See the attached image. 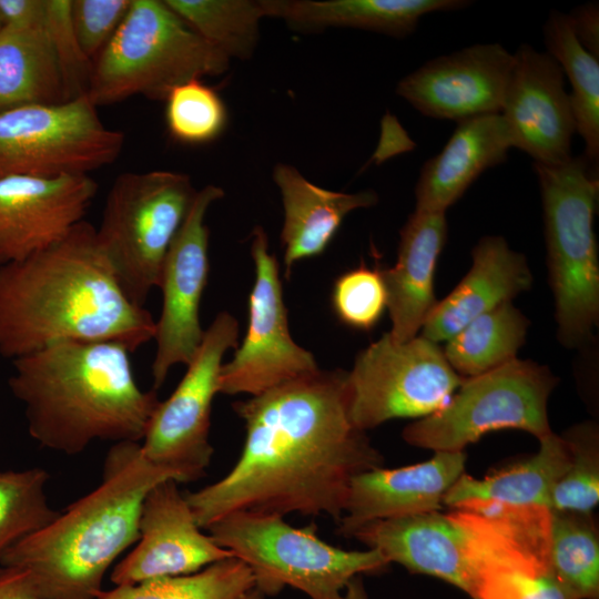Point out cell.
I'll return each instance as SVG.
<instances>
[{
    "label": "cell",
    "mask_w": 599,
    "mask_h": 599,
    "mask_svg": "<svg viewBox=\"0 0 599 599\" xmlns=\"http://www.w3.org/2000/svg\"><path fill=\"white\" fill-rule=\"evenodd\" d=\"M473 263L458 285L428 314L420 336L447 342L476 317L511 302L530 288L532 275L524 254L499 235L481 237L471 250Z\"/></svg>",
    "instance_id": "cell-21"
},
{
    "label": "cell",
    "mask_w": 599,
    "mask_h": 599,
    "mask_svg": "<svg viewBox=\"0 0 599 599\" xmlns=\"http://www.w3.org/2000/svg\"><path fill=\"white\" fill-rule=\"evenodd\" d=\"M537 454L483 479L463 474L447 490L443 505L453 508H550V495L566 473L570 449L561 435L539 439Z\"/></svg>",
    "instance_id": "cell-25"
},
{
    "label": "cell",
    "mask_w": 599,
    "mask_h": 599,
    "mask_svg": "<svg viewBox=\"0 0 599 599\" xmlns=\"http://www.w3.org/2000/svg\"><path fill=\"white\" fill-rule=\"evenodd\" d=\"M43 468L0 470V556L59 514L48 502Z\"/></svg>",
    "instance_id": "cell-34"
},
{
    "label": "cell",
    "mask_w": 599,
    "mask_h": 599,
    "mask_svg": "<svg viewBox=\"0 0 599 599\" xmlns=\"http://www.w3.org/2000/svg\"><path fill=\"white\" fill-rule=\"evenodd\" d=\"M87 94L58 104L26 105L0 113V180L53 177L112 164L124 135L106 126Z\"/></svg>",
    "instance_id": "cell-10"
},
{
    "label": "cell",
    "mask_w": 599,
    "mask_h": 599,
    "mask_svg": "<svg viewBox=\"0 0 599 599\" xmlns=\"http://www.w3.org/2000/svg\"><path fill=\"white\" fill-rule=\"evenodd\" d=\"M3 568L0 566V573L2 572Z\"/></svg>",
    "instance_id": "cell-44"
},
{
    "label": "cell",
    "mask_w": 599,
    "mask_h": 599,
    "mask_svg": "<svg viewBox=\"0 0 599 599\" xmlns=\"http://www.w3.org/2000/svg\"><path fill=\"white\" fill-rule=\"evenodd\" d=\"M0 28H1V23H0Z\"/></svg>",
    "instance_id": "cell-45"
},
{
    "label": "cell",
    "mask_w": 599,
    "mask_h": 599,
    "mask_svg": "<svg viewBox=\"0 0 599 599\" xmlns=\"http://www.w3.org/2000/svg\"><path fill=\"white\" fill-rule=\"evenodd\" d=\"M512 148L500 113L457 122L443 150L423 165L415 186V211L446 212L487 169Z\"/></svg>",
    "instance_id": "cell-23"
},
{
    "label": "cell",
    "mask_w": 599,
    "mask_h": 599,
    "mask_svg": "<svg viewBox=\"0 0 599 599\" xmlns=\"http://www.w3.org/2000/svg\"><path fill=\"white\" fill-rule=\"evenodd\" d=\"M570 449V461L550 495L552 510L591 512L599 501V434L586 422L562 435Z\"/></svg>",
    "instance_id": "cell-36"
},
{
    "label": "cell",
    "mask_w": 599,
    "mask_h": 599,
    "mask_svg": "<svg viewBox=\"0 0 599 599\" xmlns=\"http://www.w3.org/2000/svg\"><path fill=\"white\" fill-rule=\"evenodd\" d=\"M456 509L376 520L353 538L379 551L389 564L441 579L469 596L493 517L486 510Z\"/></svg>",
    "instance_id": "cell-14"
},
{
    "label": "cell",
    "mask_w": 599,
    "mask_h": 599,
    "mask_svg": "<svg viewBox=\"0 0 599 599\" xmlns=\"http://www.w3.org/2000/svg\"><path fill=\"white\" fill-rule=\"evenodd\" d=\"M196 190L187 174L154 170L116 176L105 199L98 242L128 298L144 307Z\"/></svg>",
    "instance_id": "cell-8"
},
{
    "label": "cell",
    "mask_w": 599,
    "mask_h": 599,
    "mask_svg": "<svg viewBox=\"0 0 599 599\" xmlns=\"http://www.w3.org/2000/svg\"><path fill=\"white\" fill-rule=\"evenodd\" d=\"M548 560L570 599H598L599 539L590 512L549 509Z\"/></svg>",
    "instance_id": "cell-30"
},
{
    "label": "cell",
    "mask_w": 599,
    "mask_h": 599,
    "mask_svg": "<svg viewBox=\"0 0 599 599\" xmlns=\"http://www.w3.org/2000/svg\"><path fill=\"white\" fill-rule=\"evenodd\" d=\"M332 305L337 318L346 326L372 329L387 308L380 270L361 264L343 273L334 283Z\"/></svg>",
    "instance_id": "cell-37"
},
{
    "label": "cell",
    "mask_w": 599,
    "mask_h": 599,
    "mask_svg": "<svg viewBox=\"0 0 599 599\" xmlns=\"http://www.w3.org/2000/svg\"><path fill=\"white\" fill-rule=\"evenodd\" d=\"M443 348L423 336L368 345L347 372L348 414L366 432L395 418H423L440 409L461 385Z\"/></svg>",
    "instance_id": "cell-11"
},
{
    "label": "cell",
    "mask_w": 599,
    "mask_h": 599,
    "mask_svg": "<svg viewBox=\"0 0 599 599\" xmlns=\"http://www.w3.org/2000/svg\"><path fill=\"white\" fill-rule=\"evenodd\" d=\"M446 240L444 212L414 211L403 225L396 263L380 270L392 321L388 334L394 342L416 337L437 303L435 271Z\"/></svg>",
    "instance_id": "cell-22"
},
{
    "label": "cell",
    "mask_w": 599,
    "mask_h": 599,
    "mask_svg": "<svg viewBox=\"0 0 599 599\" xmlns=\"http://www.w3.org/2000/svg\"><path fill=\"white\" fill-rule=\"evenodd\" d=\"M512 64L501 44H474L427 61L399 80L396 94L438 120L500 113Z\"/></svg>",
    "instance_id": "cell-18"
},
{
    "label": "cell",
    "mask_w": 599,
    "mask_h": 599,
    "mask_svg": "<svg viewBox=\"0 0 599 599\" xmlns=\"http://www.w3.org/2000/svg\"><path fill=\"white\" fill-rule=\"evenodd\" d=\"M557 383L548 367L515 358L464 378L440 409L406 426L403 438L434 451H463L484 435L508 428L540 439L551 433L547 406Z\"/></svg>",
    "instance_id": "cell-9"
},
{
    "label": "cell",
    "mask_w": 599,
    "mask_h": 599,
    "mask_svg": "<svg viewBox=\"0 0 599 599\" xmlns=\"http://www.w3.org/2000/svg\"><path fill=\"white\" fill-rule=\"evenodd\" d=\"M466 0H262L265 17L283 19L301 32L355 28L404 38L420 18L468 7Z\"/></svg>",
    "instance_id": "cell-26"
},
{
    "label": "cell",
    "mask_w": 599,
    "mask_h": 599,
    "mask_svg": "<svg viewBox=\"0 0 599 599\" xmlns=\"http://www.w3.org/2000/svg\"><path fill=\"white\" fill-rule=\"evenodd\" d=\"M540 189L549 284L557 335L568 348L586 345L599 319V260L593 215L598 172L571 156L560 164L534 163Z\"/></svg>",
    "instance_id": "cell-5"
},
{
    "label": "cell",
    "mask_w": 599,
    "mask_h": 599,
    "mask_svg": "<svg viewBox=\"0 0 599 599\" xmlns=\"http://www.w3.org/2000/svg\"><path fill=\"white\" fill-rule=\"evenodd\" d=\"M206 530L251 568L266 597L288 586L311 599H346L353 579L389 565L375 549L334 547L318 537L315 525L297 528L280 516L233 512Z\"/></svg>",
    "instance_id": "cell-7"
},
{
    "label": "cell",
    "mask_w": 599,
    "mask_h": 599,
    "mask_svg": "<svg viewBox=\"0 0 599 599\" xmlns=\"http://www.w3.org/2000/svg\"><path fill=\"white\" fill-rule=\"evenodd\" d=\"M255 280L248 298V326L232 359L223 363L219 389L226 395H260L318 370L313 354L292 338L278 262L261 226L252 232Z\"/></svg>",
    "instance_id": "cell-13"
},
{
    "label": "cell",
    "mask_w": 599,
    "mask_h": 599,
    "mask_svg": "<svg viewBox=\"0 0 599 599\" xmlns=\"http://www.w3.org/2000/svg\"><path fill=\"white\" fill-rule=\"evenodd\" d=\"M346 599H367L361 578L354 579L347 586Z\"/></svg>",
    "instance_id": "cell-43"
},
{
    "label": "cell",
    "mask_w": 599,
    "mask_h": 599,
    "mask_svg": "<svg viewBox=\"0 0 599 599\" xmlns=\"http://www.w3.org/2000/svg\"><path fill=\"white\" fill-rule=\"evenodd\" d=\"M48 0H0L1 27L44 24Z\"/></svg>",
    "instance_id": "cell-40"
},
{
    "label": "cell",
    "mask_w": 599,
    "mask_h": 599,
    "mask_svg": "<svg viewBox=\"0 0 599 599\" xmlns=\"http://www.w3.org/2000/svg\"><path fill=\"white\" fill-rule=\"evenodd\" d=\"M154 333L152 314L124 294L89 222L0 265L2 357L13 361L64 341L119 342L133 353Z\"/></svg>",
    "instance_id": "cell-2"
},
{
    "label": "cell",
    "mask_w": 599,
    "mask_h": 599,
    "mask_svg": "<svg viewBox=\"0 0 599 599\" xmlns=\"http://www.w3.org/2000/svg\"><path fill=\"white\" fill-rule=\"evenodd\" d=\"M547 53L571 84L569 93L576 132L585 143L582 155L593 171L599 160V59L576 38L567 13L551 11L544 24Z\"/></svg>",
    "instance_id": "cell-28"
},
{
    "label": "cell",
    "mask_w": 599,
    "mask_h": 599,
    "mask_svg": "<svg viewBox=\"0 0 599 599\" xmlns=\"http://www.w3.org/2000/svg\"><path fill=\"white\" fill-rule=\"evenodd\" d=\"M466 454L435 451L419 464L376 468L353 478L337 534L352 538L364 525L438 511L451 485L464 474Z\"/></svg>",
    "instance_id": "cell-20"
},
{
    "label": "cell",
    "mask_w": 599,
    "mask_h": 599,
    "mask_svg": "<svg viewBox=\"0 0 599 599\" xmlns=\"http://www.w3.org/2000/svg\"><path fill=\"white\" fill-rule=\"evenodd\" d=\"M346 377L318 369L233 403L245 426L238 459L224 477L185 495L202 529L233 512L339 521L353 478L384 465L349 418Z\"/></svg>",
    "instance_id": "cell-1"
},
{
    "label": "cell",
    "mask_w": 599,
    "mask_h": 599,
    "mask_svg": "<svg viewBox=\"0 0 599 599\" xmlns=\"http://www.w3.org/2000/svg\"><path fill=\"white\" fill-rule=\"evenodd\" d=\"M0 599L44 598L33 590L24 571L16 568H3L0 573Z\"/></svg>",
    "instance_id": "cell-42"
},
{
    "label": "cell",
    "mask_w": 599,
    "mask_h": 599,
    "mask_svg": "<svg viewBox=\"0 0 599 599\" xmlns=\"http://www.w3.org/2000/svg\"><path fill=\"white\" fill-rule=\"evenodd\" d=\"M177 484L163 480L146 494L136 546L110 572L114 586L189 575L235 557L201 531Z\"/></svg>",
    "instance_id": "cell-16"
},
{
    "label": "cell",
    "mask_w": 599,
    "mask_h": 599,
    "mask_svg": "<svg viewBox=\"0 0 599 599\" xmlns=\"http://www.w3.org/2000/svg\"><path fill=\"white\" fill-rule=\"evenodd\" d=\"M238 329L229 312L215 316L179 385L155 407L140 443L146 460L172 474L177 483L200 479L211 463L212 403L220 393L223 357L238 345Z\"/></svg>",
    "instance_id": "cell-12"
},
{
    "label": "cell",
    "mask_w": 599,
    "mask_h": 599,
    "mask_svg": "<svg viewBox=\"0 0 599 599\" xmlns=\"http://www.w3.org/2000/svg\"><path fill=\"white\" fill-rule=\"evenodd\" d=\"M61 68L44 27L0 28V113L67 102Z\"/></svg>",
    "instance_id": "cell-27"
},
{
    "label": "cell",
    "mask_w": 599,
    "mask_h": 599,
    "mask_svg": "<svg viewBox=\"0 0 599 599\" xmlns=\"http://www.w3.org/2000/svg\"><path fill=\"white\" fill-rule=\"evenodd\" d=\"M202 39L226 57L248 59L257 41L262 0H164Z\"/></svg>",
    "instance_id": "cell-33"
},
{
    "label": "cell",
    "mask_w": 599,
    "mask_h": 599,
    "mask_svg": "<svg viewBox=\"0 0 599 599\" xmlns=\"http://www.w3.org/2000/svg\"><path fill=\"white\" fill-rule=\"evenodd\" d=\"M132 0H70V18L82 52L93 62L110 42Z\"/></svg>",
    "instance_id": "cell-39"
},
{
    "label": "cell",
    "mask_w": 599,
    "mask_h": 599,
    "mask_svg": "<svg viewBox=\"0 0 599 599\" xmlns=\"http://www.w3.org/2000/svg\"><path fill=\"white\" fill-rule=\"evenodd\" d=\"M224 191L209 184L196 191L190 210L165 256L158 287L162 308L155 321L152 363L153 389L165 382L172 366L187 365L204 336L200 306L210 271L205 216Z\"/></svg>",
    "instance_id": "cell-15"
},
{
    "label": "cell",
    "mask_w": 599,
    "mask_h": 599,
    "mask_svg": "<svg viewBox=\"0 0 599 599\" xmlns=\"http://www.w3.org/2000/svg\"><path fill=\"white\" fill-rule=\"evenodd\" d=\"M273 179L284 209L281 242L286 278L296 262L326 250L348 213L378 202L373 190L345 193L319 187L285 163L275 165Z\"/></svg>",
    "instance_id": "cell-24"
},
{
    "label": "cell",
    "mask_w": 599,
    "mask_h": 599,
    "mask_svg": "<svg viewBox=\"0 0 599 599\" xmlns=\"http://www.w3.org/2000/svg\"><path fill=\"white\" fill-rule=\"evenodd\" d=\"M131 353L119 342L64 341L13 359L8 384L29 435L65 455L95 440L141 443L160 399L138 385Z\"/></svg>",
    "instance_id": "cell-3"
},
{
    "label": "cell",
    "mask_w": 599,
    "mask_h": 599,
    "mask_svg": "<svg viewBox=\"0 0 599 599\" xmlns=\"http://www.w3.org/2000/svg\"><path fill=\"white\" fill-rule=\"evenodd\" d=\"M528 327L526 316L507 302L469 322L445 342L443 352L458 375L478 376L517 358Z\"/></svg>",
    "instance_id": "cell-29"
},
{
    "label": "cell",
    "mask_w": 599,
    "mask_h": 599,
    "mask_svg": "<svg viewBox=\"0 0 599 599\" xmlns=\"http://www.w3.org/2000/svg\"><path fill=\"white\" fill-rule=\"evenodd\" d=\"M167 479L175 480L146 460L140 443L113 444L100 484L8 548L0 566L24 571L44 599H97L113 562L139 539L146 494Z\"/></svg>",
    "instance_id": "cell-4"
},
{
    "label": "cell",
    "mask_w": 599,
    "mask_h": 599,
    "mask_svg": "<svg viewBox=\"0 0 599 599\" xmlns=\"http://www.w3.org/2000/svg\"><path fill=\"white\" fill-rule=\"evenodd\" d=\"M44 27L58 57L68 101L87 94L92 61L77 41L70 18V0H48Z\"/></svg>",
    "instance_id": "cell-38"
},
{
    "label": "cell",
    "mask_w": 599,
    "mask_h": 599,
    "mask_svg": "<svg viewBox=\"0 0 599 599\" xmlns=\"http://www.w3.org/2000/svg\"><path fill=\"white\" fill-rule=\"evenodd\" d=\"M98 191L89 174L0 180V265L61 241L80 222Z\"/></svg>",
    "instance_id": "cell-19"
},
{
    "label": "cell",
    "mask_w": 599,
    "mask_h": 599,
    "mask_svg": "<svg viewBox=\"0 0 599 599\" xmlns=\"http://www.w3.org/2000/svg\"><path fill=\"white\" fill-rule=\"evenodd\" d=\"M164 101L167 132L180 143L205 144L217 139L226 128L224 101L201 79L176 85Z\"/></svg>",
    "instance_id": "cell-35"
},
{
    "label": "cell",
    "mask_w": 599,
    "mask_h": 599,
    "mask_svg": "<svg viewBox=\"0 0 599 599\" xmlns=\"http://www.w3.org/2000/svg\"><path fill=\"white\" fill-rule=\"evenodd\" d=\"M473 599H570L548 560V532L522 534L491 567Z\"/></svg>",
    "instance_id": "cell-32"
},
{
    "label": "cell",
    "mask_w": 599,
    "mask_h": 599,
    "mask_svg": "<svg viewBox=\"0 0 599 599\" xmlns=\"http://www.w3.org/2000/svg\"><path fill=\"white\" fill-rule=\"evenodd\" d=\"M580 44L599 59V6L597 2L575 7L567 13Z\"/></svg>",
    "instance_id": "cell-41"
},
{
    "label": "cell",
    "mask_w": 599,
    "mask_h": 599,
    "mask_svg": "<svg viewBox=\"0 0 599 599\" xmlns=\"http://www.w3.org/2000/svg\"><path fill=\"white\" fill-rule=\"evenodd\" d=\"M251 568L236 557L200 571L114 586L97 599H265Z\"/></svg>",
    "instance_id": "cell-31"
},
{
    "label": "cell",
    "mask_w": 599,
    "mask_h": 599,
    "mask_svg": "<svg viewBox=\"0 0 599 599\" xmlns=\"http://www.w3.org/2000/svg\"><path fill=\"white\" fill-rule=\"evenodd\" d=\"M564 75L546 51L521 44L514 53L500 114L512 148L527 153L534 163L560 164L572 156L576 124Z\"/></svg>",
    "instance_id": "cell-17"
},
{
    "label": "cell",
    "mask_w": 599,
    "mask_h": 599,
    "mask_svg": "<svg viewBox=\"0 0 599 599\" xmlns=\"http://www.w3.org/2000/svg\"><path fill=\"white\" fill-rule=\"evenodd\" d=\"M230 58L202 39L164 0H132L92 62L87 95L98 108L135 95L164 101L176 85L227 71Z\"/></svg>",
    "instance_id": "cell-6"
}]
</instances>
